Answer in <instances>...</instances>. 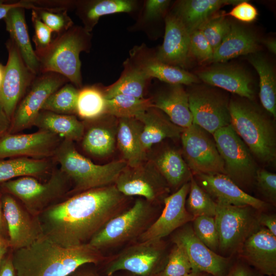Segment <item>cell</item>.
Wrapping results in <instances>:
<instances>
[{
	"label": "cell",
	"mask_w": 276,
	"mask_h": 276,
	"mask_svg": "<svg viewBox=\"0 0 276 276\" xmlns=\"http://www.w3.org/2000/svg\"><path fill=\"white\" fill-rule=\"evenodd\" d=\"M126 196L114 184L68 196L37 216L43 235L65 247L88 243L111 218L124 211Z\"/></svg>",
	"instance_id": "1"
},
{
	"label": "cell",
	"mask_w": 276,
	"mask_h": 276,
	"mask_svg": "<svg viewBox=\"0 0 276 276\" xmlns=\"http://www.w3.org/2000/svg\"><path fill=\"white\" fill-rule=\"evenodd\" d=\"M11 254L16 276H68L81 266L108 259L88 243L65 247L43 235Z\"/></svg>",
	"instance_id": "2"
},
{
	"label": "cell",
	"mask_w": 276,
	"mask_h": 276,
	"mask_svg": "<svg viewBox=\"0 0 276 276\" xmlns=\"http://www.w3.org/2000/svg\"><path fill=\"white\" fill-rule=\"evenodd\" d=\"M53 158L70 181L72 188L67 197L114 184L127 166L123 159L104 165L95 164L78 150L74 142L66 140L61 142Z\"/></svg>",
	"instance_id": "3"
},
{
	"label": "cell",
	"mask_w": 276,
	"mask_h": 276,
	"mask_svg": "<svg viewBox=\"0 0 276 276\" xmlns=\"http://www.w3.org/2000/svg\"><path fill=\"white\" fill-rule=\"evenodd\" d=\"M231 125L252 155L261 163L274 164L276 133L274 123L249 103L238 100L229 103Z\"/></svg>",
	"instance_id": "4"
},
{
	"label": "cell",
	"mask_w": 276,
	"mask_h": 276,
	"mask_svg": "<svg viewBox=\"0 0 276 276\" xmlns=\"http://www.w3.org/2000/svg\"><path fill=\"white\" fill-rule=\"evenodd\" d=\"M90 35L84 28L73 26L57 35L49 49L37 57L40 73L54 72L63 76L77 88L82 87L80 54L89 48Z\"/></svg>",
	"instance_id": "5"
},
{
	"label": "cell",
	"mask_w": 276,
	"mask_h": 276,
	"mask_svg": "<svg viewBox=\"0 0 276 276\" xmlns=\"http://www.w3.org/2000/svg\"><path fill=\"white\" fill-rule=\"evenodd\" d=\"M71 188L68 178L57 167L44 182L34 177L25 176L0 183L2 192L14 196L35 217L66 198Z\"/></svg>",
	"instance_id": "6"
},
{
	"label": "cell",
	"mask_w": 276,
	"mask_h": 276,
	"mask_svg": "<svg viewBox=\"0 0 276 276\" xmlns=\"http://www.w3.org/2000/svg\"><path fill=\"white\" fill-rule=\"evenodd\" d=\"M153 204L143 198L136 199L131 206L109 220L88 243L101 250L139 238L156 218Z\"/></svg>",
	"instance_id": "7"
},
{
	"label": "cell",
	"mask_w": 276,
	"mask_h": 276,
	"mask_svg": "<svg viewBox=\"0 0 276 276\" xmlns=\"http://www.w3.org/2000/svg\"><path fill=\"white\" fill-rule=\"evenodd\" d=\"M168 254L162 240L139 241L105 262V276L125 271L138 276H157L164 268Z\"/></svg>",
	"instance_id": "8"
},
{
	"label": "cell",
	"mask_w": 276,
	"mask_h": 276,
	"mask_svg": "<svg viewBox=\"0 0 276 276\" xmlns=\"http://www.w3.org/2000/svg\"><path fill=\"white\" fill-rule=\"evenodd\" d=\"M212 135L223 161L225 174L244 191L255 185L257 164L231 124Z\"/></svg>",
	"instance_id": "9"
},
{
	"label": "cell",
	"mask_w": 276,
	"mask_h": 276,
	"mask_svg": "<svg viewBox=\"0 0 276 276\" xmlns=\"http://www.w3.org/2000/svg\"><path fill=\"white\" fill-rule=\"evenodd\" d=\"M250 206L217 204L215 216L218 235V250L231 255L238 252L245 240L260 226Z\"/></svg>",
	"instance_id": "10"
},
{
	"label": "cell",
	"mask_w": 276,
	"mask_h": 276,
	"mask_svg": "<svg viewBox=\"0 0 276 276\" xmlns=\"http://www.w3.org/2000/svg\"><path fill=\"white\" fill-rule=\"evenodd\" d=\"M211 135L193 123L181 134L182 155L193 175L225 174L223 161Z\"/></svg>",
	"instance_id": "11"
},
{
	"label": "cell",
	"mask_w": 276,
	"mask_h": 276,
	"mask_svg": "<svg viewBox=\"0 0 276 276\" xmlns=\"http://www.w3.org/2000/svg\"><path fill=\"white\" fill-rule=\"evenodd\" d=\"M68 82L63 76L54 72L36 75L13 114L8 133H20L33 126L47 98Z\"/></svg>",
	"instance_id": "12"
},
{
	"label": "cell",
	"mask_w": 276,
	"mask_h": 276,
	"mask_svg": "<svg viewBox=\"0 0 276 276\" xmlns=\"http://www.w3.org/2000/svg\"><path fill=\"white\" fill-rule=\"evenodd\" d=\"M114 185L125 196H140L154 204L164 199L170 191L166 180L150 160L134 166H127Z\"/></svg>",
	"instance_id": "13"
},
{
	"label": "cell",
	"mask_w": 276,
	"mask_h": 276,
	"mask_svg": "<svg viewBox=\"0 0 276 276\" xmlns=\"http://www.w3.org/2000/svg\"><path fill=\"white\" fill-rule=\"evenodd\" d=\"M8 58L0 87V105L10 120L36 75L27 67L16 45L10 39L6 42Z\"/></svg>",
	"instance_id": "14"
},
{
	"label": "cell",
	"mask_w": 276,
	"mask_h": 276,
	"mask_svg": "<svg viewBox=\"0 0 276 276\" xmlns=\"http://www.w3.org/2000/svg\"><path fill=\"white\" fill-rule=\"evenodd\" d=\"M64 139L49 131L7 133L0 137V159L17 157L53 158Z\"/></svg>",
	"instance_id": "15"
},
{
	"label": "cell",
	"mask_w": 276,
	"mask_h": 276,
	"mask_svg": "<svg viewBox=\"0 0 276 276\" xmlns=\"http://www.w3.org/2000/svg\"><path fill=\"white\" fill-rule=\"evenodd\" d=\"M171 241L183 247L189 259L192 271L212 276H225L232 264L230 258L220 255L204 245L189 223L177 229Z\"/></svg>",
	"instance_id": "16"
},
{
	"label": "cell",
	"mask_w": 276,
	"mask_h": 276,
	"mask_svg": "<svg viewBox=\"0 0 276 276\" xmlns=\"http://www.w3.org/2000/svg\"><path fill=\"white\" fill-rule=\"evenodd\" d=\"M1 203L10 249L27 247L43 235L37 217L32 215L16 198L2 192Z\"/></svg>",
	"instance_id": "17"
},
{
	"label": "cell",
	"mask_w": 276,
	"mask_h": 276,
	"mask_svg": "<svg viewBox=\"0 0 276 276\" xmlns=\"http://www.w3.org/2000/svg\"><path fill=\"white\" fill-rule=\"evenodd\" d=\"M188 98L193 123L211 134L231 124L229 103L220 94L200 88L189 93Z\"/></svg>",
	"instance_id": "18"
},
{
	"label": "cell",
	"mask_w": 276,
	"mask_h": 276,
	"mask_svg": "<svg viewBox=\"0 0 276 276\" xmlns=\"http://www.w3.org/2000/svg\"><path fill=\"white\" fill-rule=\"evenodd\" d=\"M190 181L164 199V207L159 216L139 238L140 241L160 240L195 218L186 208Z\"/></svg>",
	"instance_id": "19"
},
{
	"label": "cell",
	"mask_w": 276,
	"mask_h": 276,
	"mask_svg": "<svg viewBox=\"0 0 276 276\" xmlns=\"http://www.w3.org/2000/svg\"><path fill=\"white\" fill-rule=\"evenodd\" d=\"M198 184L219 204L250 206L264 210L267 204L241 189L224 174L195 175Z\"/></svg>",
	"instance_id": "20"
},
{
	"label": "cell",
	"mask_w": 276,
	"mask_h": 276,
	"mask_svg": "<svg viewBox=\"0 0 276 276\" xmlns=\"http://www.w3.org/2000/svg\"><path fill=\"white\" fill-rule=\"evenodd\" d=\"M238 253L242 261L263 275H276V236L260 226L244 242Z\"/></svg>",
	"instance_id": "21"
},
{
	"label": "cell",
	"mask_w": 276,
	"mask_h": 276,
	"mask_svg": "<svg viewBox=\"0 0 276 276\" xmlns=\"http://www.w3.org/2000/svg\"><path fill=\"white\" fill-rule=\"evenodd\" d=\"M190 33L182 22L173 14L165 19L164 41L156 59L176 66H183L190 54Z\"/></svg>",
	"instance_id": "22"
},
{
	"label": "cell",
	"mask_w": 276,
	"mask_h": 276,
	"mask_svg": "<svg viewBox=\"0 0 276 276\" xmlns=\"http://www.w3.org/2000/svg\"><path fill=\"white\" fill-rule=\"evenodd\" d=\"M198 76L210 85L223 88L240 97L249 100L254 97L251 79L240 67L220 64L200 72Z\"/></svg>",
	"instance_id": "23"
},
{
	"label": "cell",
	"mask_w": 276,
	"mask_h": 276,
	"mask_svg": "<svg viewBox=\"0 0 276 276\" xmlns=\"http://www.w3.org/2000/svg\"><path fill=\"white\" fill-rule=\"evenodd\" d=\"M4 19L10 39L16 45L26 65L34 74H39V59L32 48L25 18V9L21 4L10 9Z\"/></svg>",
	"instance_id": "24"
},
{
	"label": "cell",
	"mask_w": 276,
	"mask_h": 276,
	"mask_svg": "<svg viewBox=\"0 0 276 276\" xmlns=\"http://www.w3.org/2000/svg\"><path fill=\"white\" fill-rule=\"evenodd\" d=\"M142 127L136 118L119 119L116 143L128 166L134 167L146 160V152L141 141Z\"/></svg>",
	"instance_id": "25"
},
{
	"label": "cell",
	"mask_w": 276,
	"mask_h": 276,
	"mask_svg": "<svg viewBox=\"0 0 276 276\" xmlns=\"http://www.w3.org/2000/svg\"><path fill=\"white\" fill-rule=\"evenodd\" d=\"M243 0H183L179 1L173 14L189 33L198 30L221 7L236 5Z\"/></svg>",
	"instance_id": "26"
},
{
	"label": "cell",
	"mask_w": 276,
	"mask_h": 276,
	"mask_svg": "<svg viewBox=\"0 0 276 276\" xmlns=\"http://www.w3.org/2000/svg\"><path fill=\"white\" fill-rule=\"evenodd\" d=\"M135 118L142 124L141 141L146 152L165 139L180 137L184 129L173 124L168 118L152 107Z\"/></svg>",
	"instance_id": "27"
},
{
	"label": "cell",
	"mask_w": 276,
	"mask_h": 276,
	"mask_svg": "<svg viewBox=\"0 0 276 276\" xmlns=\"http://www.w3.org/2000/svg\"><path fill=\"white\" fill-rule=\"evenodd\" d=\"M57 166L53 158L17 157L0 159V183L25 176L48 179Z\"/></svg>",
	"instance_id": "28"
},
{
	"label": "cell",
	"mask_w": 276,
	"mask_h": 276,
	"mask_svg": "<svg viewBox=\"0 0 276 276\" xmlns=\"http://www.w3.org/2000/svg\"><path fill=\"white\" fill-rule=\"evenodd\" d=\"M151 102L152 107L165 112L176 126L185 129L193 124L188 94L181 85H172Z\"/></svg>",
	"instance_id": "29"
},
{
	"label": "cell",
	"mask_w": 276,
	"mask_h": 276,
	"mask_svg": "<svg viewBox=\"0 0 276 276\" xmlns=\"http://www.w3.org/2000/svg\"><path fill=\"white\" fill-rule=\"evenodd\" d=\"M98 119L84 122V131L79 141L84 153L94 158H102L111 154L117 143V127H109L99 122Z\"/></svg>",
	"instance_id": "30"
},
{
	"label": "cell",
	"mask_w": 276,
	"mask_h": 276,
	"mask_svg": "<svg viewBox=\"0 0 276 276\" xmlns=\"http://www.w3.org/2000/svg\"><path fill=\"white\" fill-rule=\"evenodd\" d=\"M170 188L178 189L190 181L193 174L182 153L170 147L165 148L149 159Z\"/></svg>",
	"instance_id": "31"
},
{
	"label": "cell",
	"mask_w": 276,
	"mask_h": 276,
	"mask_svg": "<svg viewBox=\"0 0 276 276\" xmlns=\"http://www.w3.org/2000/svg\"><path fill=\"white\" fill-rule=\"evenodd\" d=\"M258 39L250 31L237 24L231 25L229 32L214 51L212 61L224 62L231 59L255 53Z\"/></svg>",
	"instance_id": "32"
},
{
	"label": "cell",
	"mask_w": 276,
	"mask_h": 276,
	"mask_svg": "<svg viewBox=\"0 0 276 276\" xmlns=\"http://www.w3.org/2000/svg\"><path fill=\"white\" fill-rule=\"evenodd\" d=\"M33 126L75 143L81 140L85 128L84 122L79 121L75 115L61 114L47 110L39 111Z\"/></svg>",
	"instance_id": "33"
},
{
	"label": "cell",
	"mask_w": 276,
	"mask_h": 276,
	"mask_svg": "<svg viewBox=\"0 0 276 276\" xmlns=\"http://www.w3.org/2000/svg\"><path fill=\"white\" fill-rule=\"evenodd\" d=\"M133 2L128 0H100L76 2V12L84 25V29L91 31L101 16L132 10Z\"/></svg>",
	"instance_id": "34"
},
{
	"label": "cell",
	"mask_w": 276,
	"mask_h": 276,
	"mask_svg": "<svg viewBox=\"0 0 276 276\" xmlns=\"http://www.w3.org/2000/svg\"><path fill=\"white\" fill-rule=\"evenodd\" d=\"M249 59L259 76V97L261 104L275 118L276 79L274 70L271 64L262 56H254Z\"/></svg>",
	"instance_id": "35"
},
{
	"label": "cell",
	"mask_w": 276,
	"mask_h": 276,
	"mask_svg": "<svg viewBox=\"0 0 276 276\" xmlns=\"http://www.w3.org/2000/svg\"><path fill=\"white\" fill-rule=\"evenodd\" d=\"M140 68L148 79L156 78L171 85H188L198 82V78L191 73L156 59L145 62Z\"/></svg>",
	"instance_id": "36"
},
{
	"label": "cell",
	"mask_w": 276,
	"mask_h": 276,
	"mask_svg": "<svg viewBox=\"0 0 276 276\" xmlns=\"http://www.w3.org/2000/svg\"><path fill=\"white\" fill-rule=\"evenodd\" d=\"M106 99L103 92L94 86L85 87L79 90L77 112L85 121L93 120L106 114Z\"/></svg>",
	"instance_id": "37"
},
{
	"label": "cell",
	"mask_w": 276,
	"mask_h": 276,
	"mask_svg": "<svg viewBox=\"0 0 276 276\" xmlns=\"http://www.w3.org/2000/svg\"><path fill=\"white\" fill-rule=\"evenodd\" d=\"M147 79L148 78L140 67L133 68L125 73L105 90L103 92L105 98L109 99L122 95L143 98Z\"/></svg>",
	"instance_id": "38"
},
{
	"label": "cell",
	"mask_w": 276,
	"mask_h": 276,
	"mask_svg": "<svg viewBox=\"0 0 276 276\" xmlns=\"http://www.w3.org/2000/svg\"><path fill=\"white\" fill-rule=\"evenodd\" d=\"M151 107L150 99L120 95L106 99V114L119 119L135 118Z\"/></svg>",
	"instance_id": "39"
},
{
	"label": "cell",
	"mask_w": 276,
	"mask_h": 276,
	"mask_svg": "<svg viewBox=\"0 0 276 276\" xmlns=\"http://www.w3.org/2000/svg\"><path fill=\"white\" fill-rule=\"evenodd\" d=\"M79 90L72 83H66L47 98L41 110L61 114L75 115Z\"/></svg>",
	"instance_id": "40"
},
{
	"label": "cell",
	"mask_w": 276,
	"mask_h": 276,
	"mask_svg": "<svg viewBox=\"0 0 276 276\" xmlns=\"http://www.w3.org/2000/svg\"><path fill=\"white\" fill-rule=\"evenodd\" d=\"M188 195L186 208L194 218L202 216L215 217L217 203L198 184L193 175L190 180Z\"/></svg>",
	"instance_id": "41"
},
{
	"label": "cell",
	"mask_w": 276,
	"mask_h": 276,
	"mask_svg": "<svg viewBox=\"0 0 276 276\" xmlns=\"http://www.w3.org/2000/svg\"><path fill=\"white\" fill-rule=\"evenodd\" d=\"M192 271L188 256L182 246L174 244L168 255L166 265L157 276H182Z\"/></svg>",
	"instance_id": "42"
},
{
	"label": "cell",
	"mask_w": 276,
	"mask_h": 276,
	"mask_svg": "<svg viewBox=\"0 0 276 276\" xmlns=\"http://www.w3.org/2000/svg\"><path fill=\"white\" fill-rule=\"evenodd\" d=\"M193 222V229L196 236L216 252L219 248V235L215 217L199 216L195 218Z\"/></svg>",
	"instance_id": "43"
},
{
	"label": "cell",
	"mask_w": 276,
	"mask_h": 276,
	"mask_svg": "<svg viewBox=\"0 0 276 276\" xmlns=\"http://www.w3.org/2000/svg\"><path fill=\"white\" fill-rule=\"evenodd\" d=\"M231 25L222 15L212 17L198 30L202 33L214 51L229 32Z\"/></svg>",
	"instance_id": "44"
},
{
	"label": "cell",
	"mask_w": 276,
	"mask_h": 276,
	"mask_svg": "<svg viewBox=\"0 0 276 276\" xmlns=\"http://www.w3.org/2000/svg\"><path fill=\"white\" fill-rule=\"evenodd\" d=\"M41 20L52 31L59 35L74 26L72 18L67 11H49L42 10H34Z\"/></svg>",
	"instance_id": "45"
},
{
	"label": "cell",
	"mask_w": 276,
	"mask_h": 276,
	"mask_svg": "<svg viewBox=\"0 0 276 276\" xmlns=\"http://www.w3.org/2000/svg\"><path fill=\"white\" fill-rule=\"evenodd\" d=\"M31 20L34 29L32 40L35 43V52L38 56L45 52L50 47L52 39L51 30L39 18L36 12L32 10Z\"/></svg>",
	"instance_id": "46"
},
{
	"label": "cell",
	"mask_w": 276,
	"mask_h": 276,
	"mask_svg": "<svg viewBox=\"0 0 276 276\" xmlns=\"http://www.w3.org/2000/svg\"><path fill=\"white\" fill-rule=\"evenodd\" d=\"M189 52L200 61L212 60L214 51L202 33L198 29L190 33Z\"/></svg>",
	"instance_id": "47"
},
{
	"label": "cell",
	"mask_w": 276,
	"mask_h": 276,
	"mask_svg": "<svg viewBox=\"0 0 276 276\" xmlns=\"http://www.w3.org/2000/svg\"><path fill=\"white\" fill-rule=\"evenodd\" d=\"M255 185L263 196L273 205L276 203V174L263 169H258Z\"/></svg>",
	"instance_id": "48"
},
{
	"label": "cell",
	"mask_w": 276,
	"mask_h": 276,
	"mask_svg": "<svg viewBox=\"0 0 276 276\" xmlns=\"http://www.w3.org/2000/svg\"><path fill=\"white\" fill-rule=\"evenodd\" d=\"M258 15L256 8L247 1L243 0L235 5L229 13L223 15L231 16L243 22H250L256 19Z\"/></svg>",
	"instance_id": "49"
},
{
	"label": "cell",
	"mask_w": 276,
	"mask_h": 276,
	"mask_svg": "<svg viewBox=\"0 0 276 276\" xmlns=\"http://www.w3.org/2000/svg\"><path fill=\"white\" fill-rule=\"evenodd\" d=\"M170 1L148 0L146 2L144 16L147 20H153L161 16L168 7Z\"/></svg>",
	"instance_id": "50"
},
{
	"label": "cell",
	"mask_w": 276,
	"mask_h": 276,
	"mask_svg": "<svg viewBox=\"0 0 276 276\" xmlns=\"http://www.w3.org/2000/svg\"><path fill=\"white\" fill-rule=\"evenodd\" d=\"M225 276H263L243 261H238L232 264Z\"/></svg>",
	"instance_id": "51"
},
{
	"label": "cell",
	"mask_w": 276,
	"mask_h": 276,
	"mask_svg": "<svg viewBox=\"0 0 276 276\" xmlns=\"http://www.w3.org/2000/svg\"><path fill=\"white\" fill-rule=\"evenodd\" d=\"M257 220L260 226L267 229L276 236V217L274 214L261 213L257 215Z\"/></svg>",
	"instance_id": "52"
},
{
	"label": "cell",
	"mask_w": 276,
	"mask_h": 276,
	"mask_svg": "<svg viewBox=\"0 0 276 276\" xmlns=\"http://www.w3.org/2000/svg\"><path fill=\"white\" fill-rule=\"evenodd\" d=\"M0 276H16L12 254L6 255L0 266Z\"/></svg>",
	"instance_id": "53"
},
{
	"label": "cell",
	"mask_w": 276,
	"mask_h": 276,
	"mask_svg": "<svg viewBox=\"0 0 276 276\" xmlns=\"http://www.w3.org/2000/svg\"><path fill=\"white\" fill-rule=\"evenodd\" d=\"M11 121L6 116L0 105V137L8 132Z\"/></svg>",
	"instance_id": "54"
},
{
	"label": "cell",
	"mask_w": 276,
	"mask_h": 276,
	"mask_svg": "<svg viewBox=\"0 0 276 276\" xmlns=\"http://www.w3.org/2000/svg\"><path fill=\"white\" fill-rule=\"evenodd\" d=\"M2 192L0 189V238L8 241L7 224L4 217L1 203Z\"/></svg>",
	"instance_id": "55"
},
{
	"label": "cell",
	"mask_w": 276,
	"mask_h": 276,
	"mask_svg": "<svg viewBox=\"0 0 276 276\" xmlns=\"http://www.w3.org/2000/svg\"><path fill=\"white\" fill-rule=\"evenodd\" d=\"M20 5L19 1L15 2H6L5 1L0 0V19H4L10 9Z\"/></svg>",
	"instance_id": "56"
},
{
	"label": "cell",
	"mask_w": 276,
	"mask_h": 276,
	"mask_svg": "<svg viewBox=\"0 0 276 276\" xmlns=\"http://www.w3.org/2000/svg\"><path fill=\"white\" fill-rule=\"evenodd\" d=\"M68 276H104L99 274L97 271L87 268H83L82 266Z\"/></svg>",
	"instance_id": "57"
},
{
	"label": "cell",
	"mask_w": 276,
	"mask_h": 276,
	"mask_svg": "<svg viewBox=\"0 0 276 276\" xmlns=\"http://www.w3.org/2000/svg\"><path fill=\"white\" fill-rule=\"evenodd\" d=\"M9 249L10 247L8 241L0 238V266Z\"/></svg>",
	"instance_id": "58"
},
{
	"label": "cell",
	"mask_w": 276,
	"mask_h": 276,
	"mask_svg": "<svg viewBox=\"0 0 276 276\" xmlns=\"http://www.w3.org/2000/svg\"><path fill=\"white\" fill-rule=\"evenodd\" d=\"M267 49L271 53L275 54L276 53V41L274 39H268L263 42Z\"/></svg>",
	"instance_id": "59"
},
{
	"label": "cell",
	"mask_w": 276,
	"mask_h": 276,
	"mask_svg": "<svg viewBox=\"0 0 276 276\" xmlns=\"http://www.w3.org/2000/svg\"><path fill=\"white\" fill-rule=\"evenodd\" d=\"M209 275L200 272L191 271L189 273L182 275V276H208Z\"/></svg>",
	"instance_id": "60"
},
{
	"label": "cell",
	"mask_w": 276,
	"mask_h": 276,
	"mask_svg": "<svg viewBox=\"0 0 276 276\" xmlns=\"http://www.w3.org/2000/svg\"><path fill=\"white\" fill-rule=\"evenodd\" d=\"M5 66L0 64V87L1 86L4 73Z\"/></svg>",
	"instance_id": "61"
},
{
	"label": "cell",
	"mask_w": 276,
	"mask_h": 276,
	"mask_svg": "<svg viewBox=\"0 0 276 276\" xmlns=\"http://www.w3.org/2000/svg\"><path fill=\"white\" fill-rule=\"evenodd\" d=\"M129 273V272H128ZM123 276H138V275H134V274H131L130 273H129L128 274H127L126 275H124Z\"/></svg>",
	"instance_id": "62"
}]
</instances>
